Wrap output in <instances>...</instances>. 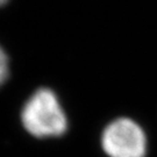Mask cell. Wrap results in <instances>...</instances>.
I'll list each match as a JSON object with an SVG mask.
<instances>
[{"instance_id": "cell-1", "label": "cell", "mask_w": 157, "mask_h": 157, "mask_svg": "<svg viewBox=\"0 0 157 157\" xmlns=\"http://www.w3.org/2000/svg\"><path fill=\"white\" fill-rule=\"evenodd\" d=\"M21 121L30 135L39 139L58 137L67 129V119L57 95L49 89H40L21 111Z\"/></svg>"}, {"instance_id": "cell-2", "label": "cell", "mask_w": 157, "mask_h": 157, "mask_svg": "<svg viewBox=\"0 0 157 157\" xmlns=\"http://www.w3.org/2000/svg\"><path fill=\"white\" fill-rule=\"evenodd\" d=\"M101 147L108 157H146L148 141L140 124L132 119L120 118L105 128Z\"/></svg>"}, {"instance_id": "cell-3", "label": "cell", "mask_w": 157, "mask_h": 157, "mask_svg": "<svg viewBox=\"0 0 157 157\" xmlns=\"http://www.w3.org/2000/svg\"><path fill=\"white\" fill-rule=\"evenodd\" d=\"M8 70H10L8 57L6 55L5 50L0 47V86L8 78Z\"/></svg>"}, {"instance_id": "cell-4", "label": "cell", "mask_w": 157, "mask_h": 157, "mask_svg": "<svg viewBox=\"0 0 157 157\" xmlns=\"http://www.w3.org/2000/svg\"><path fill=\"white\" fill-rule=\"evenodd\" d=\"M8 2V0H0V7L1 6H4V5H6Z\"/></svg>"}]
</instances>
